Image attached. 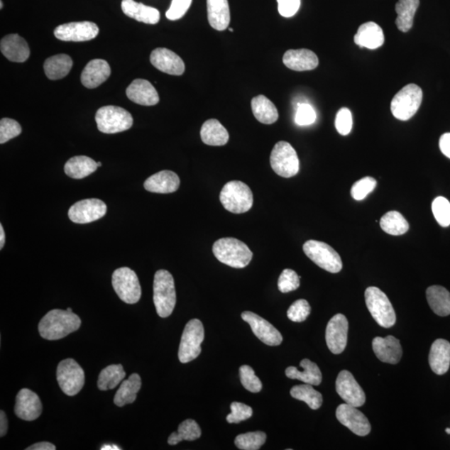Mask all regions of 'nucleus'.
<instances>
[{
    "label": "nucleus",
    "mask_w": 450,
    "mask_h": 450,
    "mask_svg": "<svg viewBox=\"0 0 450 450\" xmlns=\"http://www.w3.org/2000/svg\"><path fill=\"white\" fill-rule=\"evenodd\" d=\"M102 450H119L121 449L116 445H104L101 448Z\"/></svg>",
    "instance_id": "680f3d73"
},
{
    "label": "nucleus",
    "mask_w": 450,
    "mask_h": 450,
    "mask_svg": "<svg viewBox=\"0 0 450 450\" xmlns=\"http://www.w3.org/2000/svg\"><path fill=\"white\" fill-rule=\"evenodd\" d=\"M56 447L55 444L49 442H40L31 445V446L26 448V450H55Z\"/></svg>",
    "instance_id": "13d9d810"
},
{
    "label": "nucleus",
    "mask_w": 450,
    "mask_h": 450,
    "mask_svg": "<svg viewBox=\"0 0 450 450\" xmlns=\"http://www.w3.org/2000/svg\"><path fill=\"white\" fill-rule=\"evenodd\" d=\"M207 11L210 26L218 31L226 30L231 23L228 0H207Z\"/></svg>",
    "instance_id": "c756f323"
},
{
    "label": "nucleus",
    "mask_w": 450,
    "mask_h": 450,
    "mask_svg": "<svg viewBox=\"0 0 450 450\" xmlns=\"http://www.w3.org/2000/svg\"><path fill=\"white\" fill-rule=\"evenodd\" d=\"M419 6V0H399L395 6L397 16L395 23L397 28L406 33L411 30L414 25V18Z\"/></svg>",
    "instance_id": "c9c22d12"
},
{
    "label": "nucleus",
    "mask_w": 450,
    "mask_h": 450,
    "mask_svg": "<svg viewBox=\"0 0 450 450\" xmlns=\"http://www.w3.org/2000/svg\"><path fill=\"white\" fill-rule=\"evenodd\" d=\"M201 437L199 425L194 419H186L179 425L178 432L170 434L168 443L175 445L183 440L194 441Z\"/></svg>",
    "instance_id": "79ce46f5"
},
{
    "label": "nucleus",
    "mask_w": 450,
    "mask_h": 450,
    "mask_svg": "<svg viewBox=\"0 0 450 450\" xmlns=\"http://www.w3.org/2000/svg\"><path fill=\"white\" fill-rule=\"evenodd\" d=\"M97 163L87 156H75L67 161L65 172L72 179L81 180L97 170Z\"/></svg>",
    "instance_id": "473e14b6"
},
{
    "label": "nucleus",
    "mask_w": 450,
    "mask_h": 450,
    "mask_svg": "<svg viewBox=\"0 0 450 450\" xmlns=\"http://www.w3.org/2000/svg\"><path fill=\"white\" fill-rule=\"evenodd\" d=\"M126 95L132 102L143 106H153L160 102L159 94L146 79L133 80L126 89Z\"/></svg>",
    "instance_id": "4be33fe9"
},
{
    "label": "nucleus",
    "mask_w": 450,
    "mask_h": 450,
    "mask_svg": "<svg viewBox=\"0 0 450 450\" xmlns=\"http://www.w3.org/2000/svg\"><path fill=\"white\" fill-rule=\"evenodd\" d=\"M8 419L4 411L0 412V437H4L7 434Z\"/></svg>",
    "instance_id": "bf43d9fd"
},
{
    "label": "nucleus",
    "mask_w": 450,
    "mask_h": 450,
    "mask_svg": "<svg viewBox=\"0 0 450 450\" xmlns=\"http://www.w3.org/2000/svg\"><path fill=\"white\" fill-rule=\"evenodd\" d=\"M303 250L305 255L323 270L333 274L341 271L343 263L341 256L327 243L309 241L304 243Z\"/></svg>",
    "instance_id": "9b49d317"
},
{
    "label": "nucleus",
    "mask_w": 450,
    "mask_h": 450,
    "mask_svg": "<svg viewBox=\"0 0 450 450\" xmlns=\"http://www.w3.org/2000/svg\"><path fill=\"white\" fill-rule=\"evenodd\" d=\"M300 367L303 368L302 371L294 366L287 368L285 371L286 376L291 380H299L304 382V384L313 386L322 384V373L315 363L308 360V358H304L300 362Z\"/></svg>",
    "instance_id": "7c9ffc66"
},
{
    "label": "nucleus",
    "mask_w": 450,
    "mask_h": 450,
    "mask_svg": "<svg viewBox=\"0 0 450 450\" xmlns=\"http://www.w3.org/2000/svg\"><path fill=\"white\" fill-rule=\"evenodd\" d=\"M112 285L114 291L124 303L133 304L141 298V286L136 272L128 267L114 272Z\"/></svg>",
    "instance_id": "9d476101"
},
{
    "label": "nucleus",
    "mask_w": 450,
    "mask_h": 450,
    "mask_svg": "<svg viewBox=\"0 0 450 450\" xmlns=\"http://www.w3.org/2000/svg\"><path fill=\"white\" fill-rule=\"evenodd\" d=\"M445 432H446L448 434H450V428H447L446 429H445Z\"/></svg>",
    "instance_id": "e2e57ef3"
},
{
    "label": "nucleus",
    "mask_w": 450,
    "mask_h": 450,
    "mask_svg": "<svg viewBox=\"0 0 450 450\" xmlns=\"http://www.w3.org/2000/svg\"><path fill=\"white\" fill-rule=\"evenodd\" d=\"M377 182L372 177H365L353 184L351 189L353 199L360 201L366 199L375 189Z\"/></svg>",
    "instance_id": "09e8293b"
},
{
    "label": "nucleus",
    "mask_w": 450,
    "mask_h": 450,
    "mask_svg": "<svg viewBox=\"0 0 450 450\" xmlns=\"http://www.w3.org/2000/svg\"><path fill=\"white\" fill-rule=\"evenodd\" d=\"M80 325L81 319L73 311L53 309L40 320L39 332L47 341H58L77 331Z\"/></svg>",
    "instance_id": "f257e3e1"
},
{
    "label": "nucleus",
    "mask_w": 450,
    "mask_h": 450,
    "mask_svg": "<svg viewBox=\"0 0 450 450\" xmlns=\"http://www.w3.org/2000/svg\"><path fill=\"white\" fill-rule=\"evenodd\" d=\"M67 310L70 311V312H72V309L71 308H68V309H67Z\"/></svg>",
    "instance_id": "338daca9"
},
{
    "label": "nucleus",
    "mask_w": 450,
    "mask_h": 450,
    "mask_svg": "<svg viewBox=\"0 0 450 450\" xmlns=\"http://www.w3.org/2000/svg\"><path fill=\"white\" fill-rule=\"evenodd\" d=\"M348 320L342 314H337L329 320L325 339L330 351L334 354L341 353L347 346L348 339Z\"/></svg>",
    "instance_id": "dca6fc26"
},
{
    "label": "nucleus",
    "mask_w": 450,
    "mask_h": 450,
    "mask_svg": "<svg viewBox=\"0 0 450 450\" xmlns=\"http://www.w3.org/2000/svg\"><path fill=\"white\" fill-rule=\"evenodd\" d=\"M283 62L287 68L300 72L313 70L319 65L317 55L307 49L287 51L284 55Z\"/></svg>",
    "instance_id": "a878e982"
},
{
    "label": "nucleus",
    "mask_w": 450,
    "mask_h": 450,
    "mask_svg": "<svg viewBox=\"0 0 450 450\" xmlns=\"http://www.w3.org/2000/svg\"><path fill=\"white\" fill-rule=\"evenodd\" d=\"M270 165L278 175L291 178L299 173L300 160L298 155L288 142H278L271 152Z\"/></svg>",
    "instance_id": "1a4fd4ad"
},
{
    "label": "nucleus",
    "mask_w": 450,
    "mask_h": 450,
    "mask_svg": "<svg viewBox=\"0 0 450 450\" xmlns=\"http://www.w3.org/2000/svg\"><path fill=\"white\" fill-rule=\"evenodd\" d=\"M126 371L122 365H111L100 372L98 379V387L100 390H113L124 380Z\"/></svg>",
    "instance_id": "58836bf2"
},
{
    "label": "nucleus",
    "mask_w": 450,
    "mask_h": 450,
    "mask_svg": "<svg viewBox=\"0 0 450 450\" xmlns=\"http://www.w3.org/2000/svg\"><path fill=\"white\" fill-rule=\"evenodd\" d=\"M239 377H241V381L242 385L246 389L252 393H258L262 390V383L260 379L256 375L255 371L253 368L248 366H242L239 368Z\"/></svg>",
    "instance_id": "a18cd8bd"
},
{
    "label": "nucleus",
    "mask_w": 450,
    "mask_h": 450,
    "mask_svg": "<svg viewBox=\"0 0 450 450\" xmlns=\"http://www.w3.org/2000/svg\"><path fill=\"white\" fill-rule=\"evenodd\" d=\"M385 35L380 26L375 22L363 23L354 35V43L361 48L376 50L384 44Z\"/></svg>",
    "instance_id": "bb28decb"
},
{
    "label": "nucleus",
    "mask_w": 450,
    "mask_h": 450,
    "mask_svg": "<svg viewBox=\"0 0 450 450\" xmlns=\"http://www.w3.org/2000/svg\"><path fill=\"white\" fill-rule=\"evenodd\" d=\"M229 31H231V32H234L233 28H229Z\"/></svg>",
    "instance_id": "774afa93"
},
{
    "label": "nucleus",
    "mask_w": 450,
    "mask_h": 450,
    "mask_svg": "<svg viewBox=\"0 0 450 450\" xmlns=\"http://www.w3.org/2000/svg\"><path fill=\"white\" fill-rule=\"evenodd\" d=\"M192 0H172L171 6L166 12V17L170 21H178L188 11Z\"/></svg>",
    "instance_id": "5fc2aeb1"
},
{
    "label": "nucleus",
    "mask_w": 450,
    "mask_h": 450,
    "mask_svg": "<svg viewBox=\"0 0 450 450\" xmlns=\"http://www.w3.org/2000/svg\"><path fill=\"white\" fill-rule=\"evenodd\" d=\"M4 243H6V234H4L2 224H0V250L4 248Z\"/></svg>",
    "instance_id": "052dcab7"
},
{
    "label": "nucleus",
    "mask_w": 450,
    "mask_h": 450,
    "mask_svg": "<svg viewBox=\"0 0 450 450\" xmlns=\"http://www.w3.org/2000/svg\"><path fill=\"white\" fill-rule=\"evenodd\" d=\"M201 140L205 145L210 146H223L229 141V136L217 119H212L204 123L200 131Z\"/></svg>",
    "instance_id": "2f4dec72"
},
{
    "label": "nucleus",
    "mask_w": 450,
    "mask_h": 450,
    "mask_svg": "<svg viewBox=\"0 0 450 450\" xmlns=\"http://www.w3.org/2000/svg\"><path fill=\"white\" fill-rule=\"evenodd\" d=\"M242 319L251 325L252 331L263 343L270 346H277L283 341V337L279 330L258 314L246 311L243 312Z\"/></svg>",
    "instance_id": "2eb2a0df"
},
{
    "label": "nucleus",
    "mask_w": 450,
    "mask_h": 450,
    "mask_svg": "<svg viewBox=\"0 0 450 450\" xmlns=\"http://www.w3.org/2000/svg\"><path fill=\"white\" fill-rule=\"evenodd\" d=\"M422 99V89L418 85L410 84L405 86L392 99L393 116L402 121H409L417 113Z\"/></svg>",
    "instance_id": "39448f33"
},
{
    "label": "nucleus",
    "mask_w": 450,
    "mask_h": 450,
    "mask_svg": "<svg viewBox=\"0 0 450 450\" xmlns=\"http://www.w3.org/2000/svg\"><path fill=\"white\" fill-rule=\"evenodd\" d=\"M265 441L266 434L262 431L239 434L234 440L237 448L242 450L260 449Z\"/></svg>",
    "instance_id": "37998d69"
},
{
    "label": "nucleus",
    "mask_w": 450,
    "mask_h": 450,
    "mask_svg": "<svg viewBox=\"0 0 450 450\" xmlns=\"http://www.w3.org/2000/svg\"><path fill=\"white\" fill-rule=\"evenodd\" d=\"M150 62L157 70L164 73L180 76L185 73V65L178 55L175 52L165 49V48H158L153 50L150 55Z\"/></svg>",
    "instance_id": "6ab92c4d"
},
{
    "label": "nucleus",
    "mask_w": 450,
    "mask_h": 450,
    "mask_svg": "<svg viewBox=\"0 0 450 450\" xmlns=\"http://www.w3.org/2000/svg\"><path fill=\"white\" fill-rule=\"evenodd\" d=\"M251 107L253 116L258 122L272 124L279 119V112H278L275 105L265 95H258V97L253 98Z\"/></svg>",
    "instance_id": "72a5a7b5"
},
{
    "label": "nucleus",
    "mask_w": 450,
    "mask_h": 450,
    "mask_svg": "<svg viewBox=\"0 0 450 450\" xmlns=\"http://www.w3.org/2000/svg\"><path fill=\"white\" fill-rule=\"evenodd\" d=\"M336 391L348 405L361 407L366 403L365 392L354 379L352 373L348 371H343L339 373L336 380Z\"/></svg>",
    "instance_id": "a211bd4d"
},
{
    "label": "nucleus",
    "mask_w": 450,
    "mask_h": 450,
    "mask_svg": "<svg viewBox=\"0 0 450 450\" xmlns=\"http://www.w3.org/2000/svg\"><path fill=\"white\" fill-rule=\"evenodd\" d=\"M56 377L60 389L69 396L79 394L84 385V370L73 358H66L59 363Z\"/></svg>",
    "instance_id": "f8f14e48"
},
{
    "label": "nucleus",
    "mask_w": 450,
    "mask_h": 450,
    "mask_svg": "<svg viewBox=\"0 0 450 450\" xmlns=\"http://www.w3.org/2000/svg\"><path fill=\"white\" fill-rule=\"evenodd\" d=\"M439 148L443 154L450 159V133H444L440 137Z\"/></svg>",
    "instance_id": "4d7b16f0"
},
{
    "label": "nucleus",
    "mask_w": 450,
    "mask_h": 450,
    "mask_svg": "<svg viewBox=\"0 0 450 450\" xmlns=\"http://www.w3.org/2000/svg\"><path fill=\"white\" fill-rule=\"evenodd\" d=\"M43 411V405L40 397L28 389H23L18 393L14 412L17 417L33 421L40 417Z\"/></svg>",
    "instance_id": "aec40b11"
},
{
    "label": "nucleus",
    "mask_w": 450,
    "mask_h": 450,
    "mask_svg": "<svg viewBox=\"0 0 450 450\" xmlns=\"http://www.w3.org/2000/svg\"><path fill=\"white\" fill-rule=\"evenodd\" d=\"M121 8L124 14L138 22L156 25L160 20V13L157 9L137 3L135 0H123Z\"/></svg>",
    "instance_id": "cd10ccee"
},
{
    "label": "nucleus",
    "mask_w": 450,
    "mask_h": 450,
    "mask_svg": "<svg viewBox=\"0 0 450 450\" xmlns=\"http://www.w3.org/2000/svg\"><path fill=\"white\" fill-rule=\"evenodd\" d=\"M111 70L107 61L104 60H93L85 66L81 74V82L87 89H95L106 81Z\"/></svg>",
    "instance_id": "b1692460"
},
{
    "label": "nucleus",
    "mask_w": 450,
    "mask_h": 450,
    "mask_svg": "<svg viewBox=\"0 0 450 450\" xmlns=\"http://www.w3.org/2000/svg\"><path fill=\"white\" fill-rule=\"evenodd\" d=\"M231 413L227 415L226 420L229 424H238L241 421L247 420L252 417L253 410L251 407L248 406L239 402H233L231 405Z\"/></svg>",
    "instance_id": "3c124183"
},
{
    "label": "nucleus",
    "mask_w": 450,
    "mask_h": 450,
    "mask_svg": "<svg viewBox=\"0 0 450 450\" xmlns=\"http://www.w3.org/2000/svg\"><path fill=\"white\" fill-rule=\"evenodd\" d=\"M336 417L339 422L346 426L353 434L366 437L371 431L370 421L366 416L354 407L348 404L339 405L336 410Z\"/></svg>",
    "instance_id": "f3484780"
},
{
    "label": "nucleus",
    "mask_w": 450,
    "mask_h": 450,
    "mask_svg": "<svg viewBox=\"0 0 450 450\" xmlns=\"http://www.w3.org/2000/svg\"><path fill=\"white\" fill-rule=\"evenodd\" d=\"M373 351L382 362L396 365L403 354L398 339L392 335L385 338L375 337L372 342Z\"/></svg>",
    "instance_id": "412c9836"
},
{
    "label": "nucleus",
    "mask_w": 450,
    "mask_h": 450,
    "mask_svg": "<svg viewBox=\"0 0 450 450\" xmlns=\"http://www.w3.org/2000/svg\"><path fill=\"white\" fill-rule=\"evenodd\" d=\"M366 303L372 317L381 327L390 328L396 322L394 308L387 295L377 287L366 290Z\"/></svg>",
    "instance_id": "423d86ee"
},
{
    "label": "nucleus",
    "mask_w": 450,
    "mask_h": 450,
    "mask_svg": "<svg viewBox=\"0 0 450 450\" xmlns=\"http://www.w3.org/2000/svg\"><path fill=\"white\" fill-rule=\"evenodd\" d=\"M180 185L179 176L175 172L163 170L148 178L143 186L148 192L171 194L178 190Z\"/></svg>",
    "instance_id": "5701e85b"
},
{
    "label": "nucleus",
    "mask_w": 450,
    "mask_h": 450,
    "mask_svg": "<svg viewBox=\"0 0 450 450\" xmlns=\"http://www.w3.org/2000/svg\"><path fill=\"white\" fill-rule=\"evenodd\" d=\"M213 253L223 264L236 269L246 268L252 260L253 253L245 243L234 238H223L214 243Z\"/></svg>",
    "instance_id": "f03ea898"
},
{
    "label": "nucleus",
    "mask_w": 450,
    "mask_h": 450,
    "mask_svg": "<svg viewBox=\"0 0 450 450\" xmlns=\"http://www.w3.org/2000/svg\"><path fill=\"white\" fill-rule=\"evenodd\" d=\"M432 212L435 219L442 227L450 225V203L444 197H437L433 201Z\"/></svg>",
    "instance_id": "c03bdc74"
},
{
    "label": "nucleus",
    "mask_w": 450,
    "mask_h": 450,
    "mask_svg": "<svg viewBox=\"0 0 450 450\" xmlns=\"http://www.w3.org/2000/svg\"><path fill=\"white\" fill-rule=\"evenodd\" d=\"M301 0H277L278 9L282 16L293 17L298 12Z\"/></svg>",
    "instance_id": "6e6d98bb"
},
{
    "label": "nucleus",
    "mask_w": 450,
    "mask_h": 450,
    "mask_svg": "<svg viewBox=\"0 0 450 450\" xmlns=\"http://www.w3.org/2000/svg\"><path fill=\"white\" fill-rule=\"evenodd\" d=\"M316 121V113L310 104L301 103L298 104L295 114V122L298 126H310Z\"/></svg>",
    "instance_id": "864d4df0"
},
{
    "label": "nucleus",
    "mask_w": 450,
    "mask_h": 450,
    "mask_svg": "<svg viewBox=\"0 0 450 450\" xmlns=\"http://www.w3.org/2000/svg\"><path fill=\"white\" fill-rule=\"evenodd\" d=\"M72 66H73V60L70 57L62 54L48 58L44 64V70L48 78L51 80H57L63 79L68 75Z\"/></svg>",
    "instance_id": "4c0bfd02"
},
{
    "label": "nucleus",
    "mask_w": 450,
    "mask_h": 450,
    "mask_svg": "<svg viewBox=\"0 0 450 450\" xmlns=\"http://www.w3.org/2000/svg\"><path fill=\"white\" fill-rule=\"evenodd\" d=\"M97 165H98V167H101L102 166V163L101 162H98Z\"/></svg>",
    "instance_id": "69168bd1"
},
{
    "label": "nucleus",
    "mask_w": 450,
    "mask_h": 450,
    "mask_svg": "<svg viewBox=\"0 0 450 450\" xmlns=\"http://www.w3.org/2000/svg\"><path fill=\"white\" fill-rule=\"evenodd\" d=\"M300 277L294 270L286 269L281 273L278 281V288L281 293H289L299 289Z\"/></svg>",
    "instance_id": "de8ad7c7"
},
{
    "label": "nucleus",
    "mask_w": 450,
    "mask_h": 450,
    "mask_svg": "<svg viewBox=\"0 0 450 450\" xmlns=\"http://www.w3.org/2000/svg\"><path fill=\"white\" fill-rule=\"evenodd\" d=\"M431 309L439 316L450 314V293L442 286L433 285L426 291Z\"/></svg>",
    "instance_id": "f704fd0d"
},
{
    "label": "nucleus",
    "mask_w": 450,
    "mask_h": 450,
    "mask_svg": "<svg viewBox=\"0 0 450 450\" xmlns=\"http://www.w3.org/2000/svg\"><path fill=\"white\" fill-rule=\"evenodd\" d=\"M0 50L9 60L23 63L31 55L27 42L16 33L4 37L0 43Z\"/></svg>",
    "instance_id": "393cba45"
},
{
    "label": "nucleus",
    "mask_w": 450,
    "mask_h": 450,
    "mask_svg": "<svg viewBox=\"0 0 450 450\" xmlns=\"http://www.w3.org/2000/svg\"><path fill=\"white\" fill-rule=\"evenodd\" d=\"M3 6H4V4H3V1H2V0H1V1H0V9H3Z\"/></svg>",
    "instance_id": "0e129e2a"
},
{
    "label": "nucleus",
    "mask_w": 450,
    "mask_h": 450,
    "mask_svg": "<svg viewBox=\"0 0 450 450\" xmlns=\"http://www.w3.org/2000/svg\"><path fill=\"white\" fill-rule=\"evenodd\" d=\"M154 303L157 314L167 318L173 313L176 304V291L173 276L169 271L158 270L154 280Z\"/></svg>",
    "instance_id": "7ed1b4c3"
},
{
    "label": "nucleus",
    "mask_w": 450,
    "mask_h": 450,
    "mask_svg": "<svg viewBox=\"0 0 450 450\" xmlns=\"http://www.w3.org/2000/svg\"><path fill=\"white\" fill-rule=\"evenodd\" d=\"M99 27L93 22H72L57 27V39L66 42H85L94 40L99 35Z\"/></svg>",
    "instance_id": "4468645a"
},
{
    "label": "nucleus",
    "mask_w": 450,
    "mask_h": 450,
    "mask_svg": "<svg viewBox=\"0 0 450 450\" xmlns=\"http://www.w3.org/2000/svg\"><path fill=\"white\" fill-rule=\"evenodd\" d=\"M106 212L107 205L102 200L87 199L72 205L69 217L76 224H89L103 218Z\"/></svg>",
    "instance_id": "ddd939ff"
},
{
    "label": "nucleus",
    "mask_w": 450,
    "mask_h": 450,
    "mask_svg": "<svg viewBox=\"0 0 450 450\" xmlns=\"http://www.w3.org/2000/svg\"><path fill=\"white\" fill-rule=\"evenodd\" d=\"M311 312V307L307 300H298L291 304L287 316L293 322H303L308 318Z\"/></svg>",
    "instance_id": "8fccbe9b"
},
{
    "label": "nucleus",
    "mask_w": 450,
    "mask_h": 450,
    "mask_svg": "<svg viewBox=\"0 0 450 450\" xmlns=\"http://www.w3.org/2000/svg\"><path fill=\"white\" fill-rule=\"evenodd\" d=\"M142 385L141 378L138 373H133L128 379L124 380L114 396V404L119 407L132 404L136 400L138 392Z\"/></svg>",
    "instance_id": "e433bc0d"
},
{
    "label": "nucleus",
    "mask_w": 450,
    "mask_h": 450,
    "mask_svg": "<svg viewBox=\"0 0 450 450\" xmlns=\"http://www.w3.org/2000/svg\"><path fill=\"white\" fill-rule=\"evenodd\" d=\"M224 208L233 214H243L252 208L253 197L252 191L241 181L229 182L223 187L219 194Z\"/></svg>",
    "instance_id": "20e7f679"
},
{
    "label": "nucleus",
    "mask_w": 450,
    "mask_h": 450,
    "mask_svg": "<svg viewBox=\"0 0 450 450\" xmlns=\"http://www.w3.org/2000/svg\"><path fill=\"white\" fill-rule=\"evenodd\" d=\"M290 395L293 398L305 402L310 409L318 410L323 404V396L309 384L295 385L292 388Z\"/></svg>",
    "instance_id": "a19ab883"
},
{
    "label": "nucleus",
    "mask_w": 450,
    "mask_h": 450,
    "mask_svg": "<svg viewBox=\"0 0 450 450\" xmlns=\"http://www.w3.org/2000/svg\"><path fill=\"white\" fill-rule=\"evenodd\" d=\"M99 131L104 133H116L128 131L133 126L131 113L121 107L104 106L98 109L95 116Z\"/></svg>",
    "instance_id": "0eeeda50"
},
{
    "label": "nucleus",
    "mask_w": 450,
    "mask_h": 450,
    "mask_svg": "<svg viewBox=\"0 0 450 450\" xmlns=\"http://www.w3.org/2000/svg\"><path fill=\"white\" fill-rule=\"evenodd\" d=\"M335 127L341 136H348L353 127V117L351 110L342 108L339 110L335 119Z\"/></svg>",
    "instance_id": "603ef678"
},
{
    "label": "nucleus",
    "mask_w": 450,
    "mask_h": 450,
    "mask_svg": "<svg viewBox=\"0 0 450 450\" xmlns=\"http://www.w3.org/2000/svg\"><path fill=\"white\" fill-rule=\"evenodd\" d=\"M22 128L21 124L14 119L4 118L0 121V143L8 142L21 135Z\"/></svg>",
    "instance_id": "49530a36"
},
{
    "label": "nucleus",
    "mask_w": 450,
    "mask_h": 450,
    "mask_svg": "<svg viewBox=\"0 0 450 450\" xmlns=\"http://www.w3.org/2000/svg\"><path fill=\"white\" fill-rule=\"evenodd\" d=\"M204 339V329L199 319H194L187 323L182 334L179 349V360L181 363H189L197 358L202 349Z\"/></svg>",
    "instance_id": "6e6552de"
},
{
    "label": "nucleus",
    "mask_w": 450,
    "mask_h": 450,
    "mask_svg": "<svg viewBox=\"0 0 450 450\" xmlns=\"http://www.w3.org/2000/svg\"><path fill=\"white\" fill-rule=\"evenodd\" d=\"M429 363L437 375L446 373L450 366V343L443 339H437L431 346Z\"/></svg>",
    "instance_id": "c85d7f7f"
},
{
    "label": "nucleus",
    "mask_w": 450,
    "mask_h": 450,
    "mask_svg": "<svg viewBox=\"0 0 450 450\" xmlns=\"http://www.w3.org/2000/svg\"><path fill=\"white\" fill-rule=\"evenodd\" d=\"M380 227L383 231L391 236H402L408 232L410 225L400 213L390 212L381 218Z\"/></svg>",
    "instance_id": "ea45409f"
}]
</instances>
